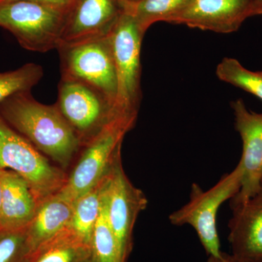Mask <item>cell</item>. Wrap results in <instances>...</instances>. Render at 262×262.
I'll return each mask as SVG.
<instances>
[{"label": "cell", "mask_w": 262, "mask_h": 262, "mask_svg": "<svg viewBox=\"0 0 262 262\" xmlns=\"http://www.w3.org/2000/svg\"><path fill=\"white\" fill-rule=\"evenodd\" d=\"M0 116L43 155L67 168L82 145L56 104H43L30 91L10 96L0 104Z\"/></svg>", "instance_id": "1"}, {"label": "cell", "mask_w": 262, "mask_h": 262, "mask_svg": "<svg viewBox=\"0 0 262 262\" xmlns=\"http://www.w3.org/2000/svg\"><path fill=\"white\" fill-rule=\"evenodd\" d=\"M137 117L117 115L81 147L82 151L78 161L58 192L62 196L74 203L104 179L121 155L124 137L134 128Z\"/></svg>", "instance_id": "2"}, {"label": "cell", "mask_w": 262, "mask_h": 262, "mask_svg": "<svg viewBox=\"0 0 262 262\" xmlns=\"http://www.w3.org/2000/svg\"><path fill=\"white\" fill-rule=\"evenodd\" d=\"M242 177L243 169L238 163L234 170L224 175L208 190H203L198 184H192L189 201L169 215L172 225H187L195 230L208 256L222 254L217 215L223 203L232 199L239 192Z\"/></svg>", "instance_id": "3"}, {"label": "cell", "mask_w": 262, "mask_h": 262, "mask_svg": "<svg viewBox=\"0 0 262 262\" xmlns=\"http://www.w3.org/2000/svg\"><path fill=\"white\" fill-rule=\"evenodd\" d=\"M66 11L29 0L0 3V27L27 51L46 53L61 44Z\"/></svg>", "instance_id": "4"}, {"label": "cell", "mask_w": 262, "mask_h": 262, "mask_svg": "<svg viewBox=\"0 0 262 262\" xmlns=\"http://www.w3.org/2000/svg\"><path fill=\"white\" fill-rule=\"evenodd\" d=\"M0 170L15 172L27 181L39 203L67 182L62 169L47 158L0 116Z\"/></svg>", "instance_id": "5"}, {"label": "cell", "mask_w": 262, "mask_h": 262, "mask_svg": "<svg viewBox=\"0 0 262 262\" xmlns=\"http://www.w3.org/2000/svg\"><path fill=\"white\" fill-rule=\"evenodd\" d=\"M145 33L134 17L123 11L108 37L111 44L117 91V113L138 116L141 100V49Z\"/></svg>", "instance_id": "6"}, {"label": "cell", "mask_w": 262, "mask_h": 262, "mask_svg": "<svg viewBox=\"0 0 262 262\" xmlns=\"http://www.w3.org/2000/svg\"><path fill=\"white\" fill-rule=\"evenodd\" d=\"M57 50L61 58V77L87 84L102 94L115 108L117 75L108 36L62 45Z\"/></svg>", "instance_id": "7"}, {"label": "cell", "mask_w": 262, "mask_h": 262, "mask_svg": "<svg viewBox=\"0 0 262 262\" xmlns=\"http://www.w3.org/2000/svg\"><path fill=\"white\" fill-rule=\"evenodd\" d=\"M103 199L108 224L116 237L124 262L134 246V229L138 216L146 209L144 193L134 187L125 173L121 155L114 162L103 182Z\"/></svg>", "instance_id": "8"}, {"label": "cell", "mask_w": 262, "mask_h": 262, "mask_svg": "<svg viewBox=\"0 0 262 262\" xmlns=\"http://www.w3.org/2000/svg\"><path fill=\"white\" fill-rule=\"evenodd\" d=\"M55 104L82 146L119 115L113 103L97 91L82 82L63 77L58 84Z\"/></svg>", "instance_id": "9"}, {"label": "cell", "mask_w": 262, "mask_h": 262, "mask_svg": "<svg viewBox=\"0 0 262 262\" xmlns=\"http://www.w3.org/2000/svg\"><path fill=\"white\" fill-rule=\"evenodd\" d=\"M258 15H262V0H188L169 23L229 34Z\"/></svg>", "instance_id": "10"}, {"label": "cell", "mask_w": 262, "mask_h": 262, "mask_svg": "<svg viewBox=\"0 0 262 262\" xmlns=\"http://www.w3.org/2000/svg\"><path fill=\"white\" fill-rule=\"evenodd\" d=\"M236 130L243 142L242 184L230 200L231 208L244 204L262 192V114L248 110L241 98L231 103Z\"/></svg>", "instance_id": "11"}, {"label": "cell", "mask_w": 262, "mask_h": 262, "mask_svg": "<svg viewBox=\"0 0 262 262\" xmlns=\"http://www.w3.org/2000/svg\"><path fill=\"white\" fill-rule=\"evenodd\" d=\"M123 11L119 0H73L66 11L59 46L106 37Z\"/></svg>", "instance_id": "12"}, {"label": "cell", "mask_w": 262, "mask_h": 262, "mask_svg": "<svg viewBox=\"0 0 262 262\" xmlns=\"http://www.w3.org/2000/svg\"><path fill=\"white\" fill-rule=\"evenodd\" d=\"M232 208L229 241L238 262H262V192Z\"/></svg>", "instance_id": "13"}, {"label": "cell", "mask_w": 262, "mask_h": 262, "mask_svg": "<svg viewBox=\"0 0 262 262\" xmlns=\"http://www.w3.org/2000/svg\"><path fill=\"white\" fill-rule=\"evenodd\" d=\"M3 187L0 229H20L28 227L36 211L38 202L25 179L15 172L0 170Z\"/></svg>", "instance_id": "14"}, {"label": "cell", "mask_w": 262, "mask_h": 262, "mask_svg": "<svg viewBox=\"0 0 262 262\" xmlns=\"http://www.w3.org/2000/svg\"><path fill=\"white\" fill-rule=\"evenodd\" d=\"M72 210L73 203L58 192L48 196L38 205L35 215L27 227L32 253L39 246L68 227Z\"/></svg>", "instance_id": "15"}, {"label": "cell", "mask_w": 262, "mask_h": 262, "mask_svg": "<svg viewBox=\"0 0 262 262\" xmlns=\"http://www.w3.org/2000/svg\"><path fill=\"white\" fill-rule=\"evenodd\" d=\"M91 247L67 227L33 251L27 262H89Z\"/></svg>", "instance_id": "16"}, {"label": "cell", "mask_w": 262, "mask_h": 262, "mask_svg": "<svg viewBox=\"0 0 262 262\" xmlns=\"http://www.w3.org/2000/svg\"><path fill=\"white\" fill-rule=\"evenodd\" d=\"M103 181L73 203L68 228L89 245L102 208Z\"/></svg>", "instance_id": "17"}, {"label": "cell", "mask_w": 262, "mask_h": 262, "mask_svg": "<svg viewBox=\"0 0 262 262\" xmlns=\"http://www.w3.org/2000/svg\"><path fill=\"white\" fill-rule=\"evenodd\" d=\"M188 0H136L122 3L124 11L134 17L144 33L157 22H167L187 4Z\"/></svg>", "instance_id": "18"}, {"label": "cell", "mask_w": 262, "mask_h": 262, "mask_svg": "<svg viewBox=\"0 0 262 262\" xmlns=\"http://www.w3.org/2000/svg\"><path fill=\"white\" fill-rule=\"evenodd\" d=\"M90 262H124L118 243L106 216L104 199L101 213L93 232Z\"/></svg>", "instance_id": "19"}, {"label": "cell", "mask_w": 262, "mask_h": 262, "mask_svg": "<svg viewBox=\"0 0 262 262\" xmlns=\"http://www.w3.org/2000/svg\"><path fill=\"white\" fill-rule=\"evenodd\" d=\"M215 75L222 82L254 95L262 101V71L245 68L237 59L225 58L217 66Z\"/></svg>", "instance_id": "20"}, {"label": "cell", "mask_w": 262, "mask_h": 262, "mask_svg": "<svg viewBox=\"0 0 262 262\" xmlns=\"http://www.w3.org/2000/svg\"><path fill=\"white\" fill-rule=\"evenodd\" d=\"M42 76V67L34 63H26L15 70L0 72V104L13 95L31 91Z\"/></svg>", "instance_id": "21"}, {"label": "cell", "mask_w": 262, "mask_h": 262, "mask_svg": "<svg viewBox=\"0 0 262 262\" xmlns=\"http://www.w3.org/2000/svg\"><path fill=\"white\" fill-rule=\"evenodd\" d=\"M31 253L27 227L0 229V262H27Z\"/></svg>", "instance_id": "22"}, {"label": "cell", "mask_w": 262, "mask_h": 262, "mask_svg": "<svg viewBox=\"0 0 262 262\" xmlns=\"http://www.w3.org/2000/svg\"><path fill=\"white\" fill-rule=\"evenodd\" d=\"M11 1H15V0H0V3ZM29 1L37 2V3L51 5V6L67 10L73 0H29Z\"/></svg>", "instance_id": "23"}, {"label": "cell", "mask_w": 262, "mask_h": 262, "mask_svg": "<svg viewBox=\"0 0 262 262\" xmlns=\"http://www.w3.org/2000/svg\"><path fill=\"white\" fill-rule=\"evenodd\" d=\"M207 262H234L232 255L222 253L220 256H209Z\"/></svg>", "instance_id": "24"}, {"label": "cell", "mask_w": 262, "mask_h": 262, "mask_svg": "<svg viewBox=\"0 0 262 262\" xmlns=\"http://www.w3.org/2000/svg\"><path fill=\"white\" fill-rule=\"evenodd\" d=\"M2 196H3V187H2L1 179H0V211H1Z\"/></svg>", "instance_id": "25"}, {"label": "cell", "mask_w": 262, "mask_h": 262, "mask_svg": "<svg viewBox=\"0 0 262 262\" xmlns=\"http://www.w3.org/2000/svg\"><path fill=\"white\" fill-rule=\"evenodd\" d=\"M121 3H131V2L136 1V0H119Z\"/></svg>", "instance_id": "26"}, {"label": "cell", "mask_w": 262, "mask_h": 262, "mask_svg": "<svg viewBox=\"0 0 262 262\" xmlns=\"http://www.w3.org/2000/svg\"><path fill=\"white\" fill-rule=\"evenodd\" d=\"M234 262H238V261H235V260H234Z\"/></svg>", "instance_id": "27"}, {"label": "cell", "mask_w": 262, "mask_h": 262, "mask_svg": "<svg viewBox=\"0 0 262 262\" xmlns=\"http://www.w3.org/2000/svg\"><path fill=\"white\" fill-rule=\"evenodd\" d=\"M90 262V261H89Z\"/></svg>", "instance_id": "28"}]
</instances>
